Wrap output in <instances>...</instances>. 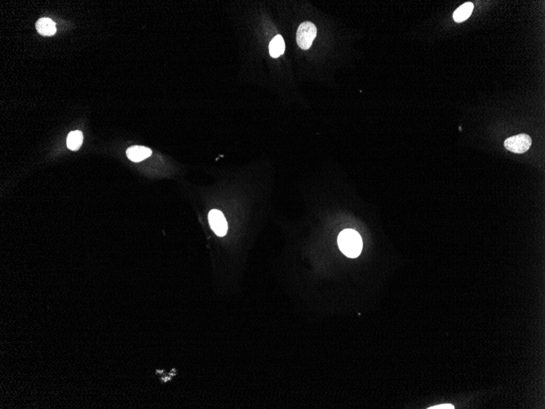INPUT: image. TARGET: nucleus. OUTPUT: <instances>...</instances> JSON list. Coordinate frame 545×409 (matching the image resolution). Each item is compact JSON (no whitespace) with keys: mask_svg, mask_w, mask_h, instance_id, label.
Listing matches in <instances>:
<instances>
[{"mask_svg":"<svg viewBox=\"0 0 545 409\" xmlns=\"http://www.w3.org/2000/svg\"><path fill=\"white\" fill-rule=\"evenodd\" d=\"M338 245L340 251L348 257L355 258L361 254L363 240L359 233L354 230H343L338 236Z\"/></svg>","mask_w":545,"mask_h":409,"instance_id":"1","label":"nucleus"},{"mask_svg":"<svg viewBox=\"0 0 545 409\" xmlns=\"http://www.w3.org/2000/svg\"><path fill=\"white\" fill-rule=\"evenodd\" d=\"M317 35L316 26L310 21H306L299 26L296 33V41L299 47L303 50H307L312 45L313 41Z\"/></svg>","mask_w":545,"mask_h":409,"instance_id":"2","label":"nucleus"},{"mask_svg":"<svg viewBox=\"0 0 545 409\" xmlns=\"http://www.w3.org/2000/svg\"><path fill=\"white\" fill-rule=\"evenodd\" d=\"M531 143L532 141L529 136L527 134H518L505 140L504 147L509 152L516 153H522L527 152L530 149Z\"/></svg>","mask_w":545,"mask_h":409,"instance_id":"3","label":"nucleus"},{"mask_svg":"<svg viewBox=\"0 0 545 409\" xmlns=\"http://www.w3.org/2000/svg\"><path fill=\"white\" fill-rule=\"evenodd\" d=\"M208 221L212 230L218 236H225L228 230V225L224 214L221 211L213 209L208 214Z\"/></svg>","mask_w":545,"mask_h":409,"instance_id":"4","label":"nucleus"},{"mask_svg":"<svg viewBox=\"0 0 545 409\" xmlns=\"http://www.w3.org/2000/svg\"><path fill=\"white\" fill-rule=\"evenodd\" d=\"M151 150L145 147L134 146L127 151V156L133 162H140L151 155Z\"/></svg>","mask_w":545,"mask_h":409,"instance_id":"5","label":"nucleus"},{"mask_svg":"<svg viewBox=\"0 0 545 409\" xmlns=\"http://www.w3.org/2000/svg\"><path fill=\"white\" fill-rule=\"evenodd\" d=\"M36 29L40 35L51 36L56 32V24L51 19L41 18L36 23Z\"/></svg>","mask_w":545,"mask_h":409,"instance_id":"6","label":"nucleus"},{"mask_svg":"<svg viewBox=\"0 0 545 409\" xmlns=\"http://www.w3.org/2000/svg\"><path fill=\"white\" fill-rule=\"evenodd\" d=\"M270 54L273 58L279 57L281 55L284 53L285 42L283 38L281 35H276L269 46Z\"/></svg>","mask_w":545,"mask_h":409,"instance_id":"7","label":"nucleus"},{"mask_svg":"<svg viewBox=\"0 0 545 409\" xmlns=\"http://www.w3.org/2000/svg\"><path fill=\"white\" fill-rule=\"evenodd\" d=\"M473 7H474V5L470 2H465L464 4L461 5L460 7H458L454 11V14H453V18H454L455 22L459 23V22H463V21L467 20L472 14Z\"/></svg>","mask_w":545,"mask_h":409,"instance_id":"8","label":"nucleus"},{"mask_svg":"<svg viewBox=\"0 0 545 409\" xmlns=\"http://www.w3.org/2000/svg\"><path fill=\"white\" fill-rule=\"evenodd\" d=\"M84 142V135L80 131H73L69 133L66 140L67 147L71 151H77L80 149Z\"/></svg>","mask_w":545,"mask_h":409,"instance_id":"9","label":"nucleus"},{"mask_svg":"<svg viewBox=\"0 0 545 409\" xmlns=\"http://www.w3.org/2000/svg\"><path fill=\"white\" fill-rule=\"evenodd\" d=\"M454 407L452 405L450 404H446V405H437V406H433V407L429 408V409H454Z\"/></svg>","mask_w":545,"mask_h":409,"instance_id":"10","label":"nucleus"}]
</instances>
